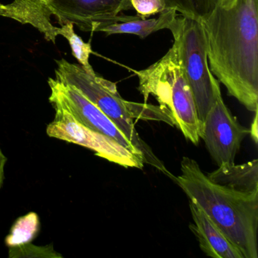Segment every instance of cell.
I'll return each instance as SVG.
<instances>
[{
	"mask_svg": "<svg viewBox=\"0 0 258 258\" xmlns=\"http://www.w3.org/2000/svg\"><path fill=\"white\" fill-rule=\"evenodd\" d=\"M206 40L210 70L241 105L258 107L257 0L217 2L200 20Z\"/></svg>",
	"mask_w": 258,
	"mask_h": 258,
	"instance_id": "cell-1",
	"label": "cell"
},
{
	"mask_svg": "<svg viewBox=\"0 0 258 258\" xmlns=\"http://www.w3.org/2000/svg\"><path fill=\"white\" fill-rule=\"evenodd\" d=\"M173 179L238 247L245 258L258 257V191L244 192L211 181L197 161L183 157Z\"/></svg>",
	"mask_w": 258,
	"mask_h": 258,
	"instance_id": "cell-2",
	"label": "cell"
},
{
	"mask_svg": "<svg viewBox=\"0 0 258 258\" xmlns=\"http://www.w3.org/2000/svg\"><path fill=\"white\" fill-rule=\"evenodd\" d=\"M171 33L173 46L161 59L143 70L126 69L138 77V90L145 102L149 96L155 97L173 120V126L197 146L201 139L196 103L185 75L180 38L176 31Z\"/></svg>",
	"mask_w": 258,
	"mask_h": 258,
	"instance_id": "cell-3",
	"label": "cell"
},
{
	"mask_svg": "<svg viewBox=\"0 0 258 258\" xmlns=\"http://www.w3.org/2000/svg\"><path fill=\"white\" fill-rule=\"evenodd\" d=\"M55 79L73 86L90 102L100 108L143 155L145 164L158 169L173 179V175L162 161L142 140L134 126V116L131 102L125 100L117 91L114 83L97 75L95 71L86 70L80 64H72L64 58L56 61Z\"/></svg>",
	"mask_w": 258,
	"mask_h": 258,
	"instance_id": "cell-4",
	"label": "cell"
},
{
	"mask_svg": "<svg viewBox=\"0 0 258 258\" xmlns=\"http://www.w3.org/2000/svg\"><path fill=\"white\" fill-rule=\"evenodd\" d=\"M170 31H176L180 38L182 61L196 103L200 132L221 93L218 81L210 70L203 27L200 20L181 16H177Z\"/></svg>",
	"mask_w": 258,
	"mask_h": 258,
	"instance_id": "cell-5",
	"label": "cell"
},
{
	"mask_svg": "<svg viewBox=\"0 0 258 258\" xmlns=\"http://www.w3.org/2000/svg\"><path fill=\"white\" fill-rule=\"evenodd\" d=\"M55 118L49 123L46 134L49 137L84 146L97 156L122 167L143 169L144 160L121 144L100 133L93 131L78 121L67 110L52 105Z\"/></svg>",
	"mask_w": 258,
	"mask_h": 258,
	"instance_id": "cell-6",
	"label": "cell"
},
{
	"mask_svg": "<svg viewBox=\"0 0 258 258\" xmlns=\"http://www.w3.org/2000/svg\"><path fill=\"white\" fill-rule=\"evenodd\" d=\"M249 129L244 127L223 102L222 94L217 96L214 106L207 115L199 136L217 166L235 163Z\"/></svg>",
	"mask_w": 258,
	"mask_h": 258,
	"instance_id": "cell-7",
	"label": "cell"
},
{
	"mask_svg": "<svg viewBox=\"0 0 258 258\" xmlns=\"http://www.w3.org/2000/svg\"><path fill=\"white\" fill-rule=\"evenodd\" d=\"M51 89L49 100L52 105H58L67 110L79 123L93 131L100 133L118 142L122 146L145 159L115 123L96 105L90 102L73 86L53 78L48 80Z\"/></svg>",
	"mask_w": 258,
	"mask_h": 258,
	"instance_id": "cell-8",
	"label": "cell"
},
{
	"mask_svg": "<svg viewBox=\"0 0 258 258\" xmlns=\"http://www.w3.org/2000/svg\"><path fill=\"white\" fill-rule=\"evenodd\" d=\"M47 5L60 25L71 22L84 32H98L132 9L131 0H49Z\"/></svg>",
	"mask_w": 258,
	"mask_h": 258,
	"instance_id": "cell-9",
	"label": "cell"
},
{
	"mask_svg": "<svg viewBox=\"0 0 258 258\" xmlns=\"http://www.w3.org/2000/svg\"><path fill=\"white\" fill-rule=\"evenodd\" d=\"M189 208L194 221L189 225L190 230L199 240V247L205 254L214 258H245L200 207L189 201Z\"/></svg>",
	"mask_w": 258,
	"mask_h": 258,
	"instance_id": "cell-10",
	"label": "cell"
},
{
	"mask_svg": "<svg viewBox=\"0 0 258 258\" xmlns=\"http://www.w3.org/2000/svg\"><path fill=\"white\" fill-rule=\"evenodd\" d=\"M0 16L32 25L46 40L53 43L59 35V28L53 26L51 22L52 12L43 0H15L7 5L0 4Z\"/></svg>",
	"mask_w": 258,
	"mask_h": 258,
	"instance_id": "cell-11",
	"label": "cell"
},
{
	"mask_svg": "<svg viewBox=\"0 0 258 258\" xmlns=\"http://www.w3.org/2000/svg\"><path fill=\"white\" fill-rule=\"evenodd\" d=\"M176 10L167 9L155 19H143L137 16L119 15L112 23L104 25L98 32L105 33L107 36L112 34H128L138 36L143 40L151 34L164 29H171L177 19Z\"/></svg>",
	"mask_w": 258,
	"mask_h": 258,
	"instance_id": "cell-12",
	"label": "cell"
},
{
	"mask_svg": "<svg viewBox=\"0 0 258 258\" xmlns=\"http://www.w3.org/2000/svg\"><path fill=\"white\" fill-rule=\"evenodd\" d=\"M213 182L244 192L258 191V160L241 164H223L208 173Z\"/></svg>",
	"mask_w": 258,
	"mask_h": 258,
	"instance_id": "cell-13",
	"label": "cell"
},
{
	"mask_svg": "<svg viewBox=\"0 0 258 258\" xmlns=\"http://www.w3.org/2000/svg\"><path fill=\"white\" fill-rule=\"evenodd\" d=\"M40 229L39 216L34 212L28 213L19 217L12 226L10 235L6 238V244L11 247L31 242L38 235Z\"/></svg>",
	"mask_w": 258,
	"mask_h": 258,
	"instance_id": "cell-14",
	"label": "cell"
},
{
	"mask_svg": "<svg viewBox=\"0 0 258 258\" xmlns=\"http://www.w3.org/2000/svg\"><path fill=\"white\" fill-rule=\"evenodd\" d=\"M167 9H174L185 17L202 20L215 7L217 0H164Z\"/></svg>",
	"mask_w": 258,
	"mask_h": 258,
	"instance_id": "cell-15",
	"label": "cell"
},
{
	"mask_svg": "<svg viewBox=\"0 0 258 258\" xmlns=\"http://www.w3.org/2000/svg\"><path fill=\"white\" fill-rule=\"evenodd\" d=\"M59 35L63 36L68 40L72 49V55L79 61V64L89 72L93 71L90 64V54L93 52L91 44L85 43L75 32L73 24L68 22L66 25H61V28H59Z\"/></svg>",
	"mask_w": 258,
	"mask_h": 258,
	"instance_id": "cell-16",
	"label": "cell"
},
{
	"mask_svg": "<svg viewBox=\"0 0 258 258\" xmlns=\"http://www.w3.org/2000/svg\"><path fill=\"white\" fill-rule=\"evenodd\" d=\"M9 256L11 258H61L62 255L54 250L52 245L36 246L31 242L10 247Z\"/></svg>",
	"mask_w": 258,
	"mask_h": 258,
	"instance_id": "cell-17",
	"label": "cell"
},
{
	"mask_svg": "<svg viewBox=\"0 0 258 258\" xmlns=\"http://www.w3.org/2000/svg\"><path fill=\"white\" fill-rule=\"evenodd\" d=\"M131 3L137 16L143 19L160 14L167 10L164 0H131Z\"/></svg>",
	"mask_w": 258,
	"mask_h": 258,
	"instance_id": "cell-18",
	"label": "cell"
},
{
	"mask_svg": "<svg viewBox=\"0 0 258 258\" xmlns=\"http://www.w3.org/2000/svg\"><path fill=\"white\" fill-rule=\"evenodd\" d=\"M7 162V158L3 152L0 148V189L4 185V178H5V167Z\"/></svg>",
	"mask_w": 258,
	"mask_h": 258,
	"instance_id": "cell-19",
	"label": "cell"
},
{
	"mask_svg": "<svg viewBox=\"0 0 258 258\" xmlns=\"http://www.w3.org/2000/svg\"><path fill=\"white\" fill-rule=\"evenodd\" d=\"M257 111L254 112V117H253V121H252L250 129H249V134L251 136L254 143H257Z\"/></svg>",
	"mask_w": 258,
	"mask_h": 258,
	"instance_id": "cell-20",
	"label": "cell"
},
{
	"mask_svg": "<svg viewBox=\"0 0 258 258\" xmlns=\"http://www.w3.org/2000/svg\"><path fill=\"white\" fill-rule=\"evenodd\" d=\"M235 0H217V2H220V4H224V5H228L230 4L231 3L234 2Z\"/></svg>",
	"mask_w": 258,
	"mask_h": 258,
	"instance_id": "cell-21",
	"label": "cell"
},
{
	"mask_svg": "<svg viewBox=\"0 0 258 258\" xmlns=\"http://www.w3.org/2000/svg\"><path fill=\"white\" fill-rule=\"evenodd\" d=\"M43 1L46 3V4H48V2H49V0H43Z\"/></svg>",
	"mask_w": 258,
	"mask_h": 258,
	"instance_id": "cell-22",
	"label": "cell"
}]
</instances>
